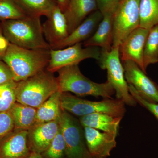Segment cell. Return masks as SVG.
<instances>
[{
  "label": "cell",
  "mask_w": 158,
  "mask_h": 158,
  "mask_svg": "<svg viewBox=\"0 0 158 158\" xmlns=\"http://www.w3.org/2000/svg\"><path fill=\"white\" fill-rule=\"evenodd\" d=\"M14 129V122L10 112H0V141Z\"/></svg>",
  "instance_id": "29"
},
{
  "label": "cell",
  "mask_w": 158,
  "mask_h": 158,
  "mask_svg": "<svg viewBox=\"0 0 158 158\" xmlns=\"http://www.w3.org/2000/svg\"><path fill=\"white\" fill-rule=\"evenodd\" d=\"M101 50L97 47L83 48L82 43L61 49H51L50 59L47 70L53 73L69 65H78L83 60L94 59L98 61Z\"/></svg>",
  "instance_id": "9"
},
{
  "label": "cell",
  "mask_w": 158,
  "mask_h": 158,
  "mask_svg": "<svg viewBox=\"0 0 158 158\" xmlns=\"http://www.w3.org/2000/svg\"><path fill=\"white\" fill-rule=\"evenodd\" d=\"M59 8L64 12L68 6L69 0H56Z\"/></svg>",
  "instance_id": "33"
},
{
  "label": "cell",
  "mask_w": 158,
  "mask_h": 158,
  "mask_svg": "<svg viewBox=\"0 0 158 158\" xmlns=\"http://www.w3.org/2000/svg\"><path fill=\"white\" fill-rule=\"evenodd\" d=\"M140 27L150 29L158 24V0H140Z\"/></svg>",
  "instance_id": "23"
},
{
  "label": "cell",
  "mask_w": 158,
  "mask_h": 158,
  "mask_svg": "<svg viewBox=\"0 0 158 158\" xmlns=\"http://www.w3.org/2000/svg\"><path fill=\"white\" fill-rule=\"evenodd\" d=\"M28 158H44L42 154L40 153L35 152H31Z\"/></svg>",
  "instance_id": "34"
},
{
  "label": "cell",
  "mask_w": 158,
  "mask_h": 158,
  "mask_svg": "<svg viewBox=\"0 0 158 158\" xmlns=\"http://www.w3.org/2000/svg\"><path fill=\"white\" fill-rule=\"evenodd\" d=\"M158 62V24L150 29L143 53L144 69Z\"/></svg>",
  "instance_id": "24"
},
{
  "label": "cell",
  "mask_w": 158,
  "mask_h": 158,
  "mask_svg": "<svg viewBox=\"0 0 158 158\" xmlns=\"http://www.w3.org/2000/svg\"><path fill=\"white\" fill-rule=\"evenodd\" d=\"M60 128L59 120L36 124L28 131V142L31 152L43 153L50 145Z\"/></svg>",
  "instance_id": "13"
},
{
  "label": "cell",
  "mask_w": 158,
  "mask_h": 158,
  "mask_svg": "<svg viewBox=\"0 0 158 158\" xmlns=\"http://www.w3.org/2000/svg\"><path fill=\"white\" fill-rule=\"evenodd\" d=\"M85 141L92 158H106L116 146V137L89 127H84Z\"/></svg>",
  "instance_id": "14"
},
{
  "label": "cell",
  "mask_w": 158,
  "mask_h": 158,
  "mask_svg": "<svg viewBox=\"0 0 158 158\" xmlns=\"http://www.w3.org/2000/svg\"><path fill=\"white\" fill-rule=\"evenodd\" d=\"M103 17L102 14L99 10L94 11L64 40L52 49H61L86 41L96 31Z\"/></svg>",
  "instance_id": "16"
},
{
  "label": "cell",
  "mask_w": 158,
  "mask_h": 158,
  "mask_svg": "<svg viewBox=\"0 0 158 158\" xmlns=\"http://www.w3.org/2000/svg\"><path fill=\"white\" fill-rule=\"evenodd\" d=\"M15 82L11 69L6 63L0 60V86Z\"/></svg>",
  "instance_id": "31"
},
{
  "label": "cell",
  "mask_w": 158,
  "mask_h": 158,
  "mask_svg": "<svg viewBox=\"0 0 158 158\" xmlns=\"http://www.w3.org/2000/svg\"><path fill=\"white\" fill-rule=\"evenodd\" d=\"M62 93L58 90L37 108L35 125L59 120L63 111L61 106Z\"/></svg>",
  "instance_id": "20"
},
{
  "label": "cell",
  "mask_w": 158,
  "mask_h": 158,
  "mask_svg": "<svg viewBox=\"0 0 158 158\" xmlns=\"http://www.w3.org/2000/svg\"><path fill=\"white\" fill-rule=\"evenodd\" d=\"M128 86L130 93L137 103L147 109L158 120V103L148 101L142 97L133 86L130 85H128Z\"/></svg>",
  "instance_id": "28"
},
{
  "label": "cell",
  "mask_w": 158,
  "mask_h": 158,
  "mask_svg": "<svg viewBox=\"0 0 158 158\" xmlns=\"http://www.w3.org/2000/svg\"><path fill=\"white\" fill-rule=\"evenodd\" d=\"M113 40V15H104L96 31L84 43L85 47H97L110 51Z\"/></svg>",
  "instance_id": "19"
},
{
  "label": "cell",
  "mask_w": 158,
  "mask_h": 158,
  "mask_svg": "<svg viewBox=\"0 0 158 158\" xmlns=\"http://www.w3.org/2000/svg\"><path fill=\"white\" fill-rule=\"evenodd\" d=\"M0 25L10 43L28 49H51L44 36L40 17L27 15L20 19L3 21Z\"/></svg>",
  "instance_id": "1"
},
{
  "label": "cell",
  "mask_w": 158,
  "mask_h": 158,
  "mask_svg": "<svg viewBox=\"0 0 158 158\" xmlns=\"http://www.w3.org/2000/svg\"><path fill=\"white\" fill-rule=\"evenodd\" d=\"M121 61L119 47L112 48L110 51L101 50L99 64L102 69L107 70V81L115 90L116 98L129 106H135L137 102L130 93Z\"/></svg>",
  "instance_id": "6"
},
{
  "label": "cell",
  "mask_w": 158,
  "mask_h": 158,
  "mask_svg": "<svg viewBox=\"0 0 158 158\" xmlns=\"http://www.w3.org/2000/svg\"><path fill=\"white\" fill-rule=\"evenodd\" d=\"M59 123L65 142V158H92L77 120L63 110Z\"/></svg>",
  "instance_id": "8"
},
{
  "label": "cell",
  "mask_w": 158,
  "mask_h": 158,
  "mask_svg": "<svg viewBox=\"0 0 158 158\" xmlns=\"http://www.w3.org/2000/svg\"><path fill=\"white\" fill-rule=\"evenodd\" d=\"M53 73L43 70L23 81L16 82V102L38 108L59 90L57 78Z\"/></svg>",
  "instance_id": "4"
},
{
  "label": "cell",
  "mask_w": 158,
  "mask_h": 158,
  "mask_svg": "<svg viewBox=\"0 0 158 158\" xmlns=\"http://www.w3.org/2000/svg\"><path fill=\"white\" fill-rule=\"evenodd\" d=\"M98 10L95 0H69L65 11L69 34L73 32L89 15Z\"/></svg>",
  "instance_id": "17"
},
{
  "label": "cell",
  "mask_w": 158,
  "mask_h": 158,
  "mask_svg": "<svg viewBox=\"0 0 158 158\" xmlns=\"http://www.w3.org/2000/svg\"><path fill=\"white\" fill-rule=\"evenodd\" d=\"M9 112L13 119L14 129L29 131L35 125L37 108L16 102Z\"/></svg>",
  "instance_id": "21"
},
{
  "label": "cell",
  "mask_w": 158,
  "mask_h": 158,
  "mask_svg": "<svg viewBox=\"0 0 158 158\" xmlns=\"http://www.w3.org/2000/svg\"><path fill=\"white\" fill-rule=\"evenodd\" d=\"M9 44L10 42L3 34L2 30L0 25V60L6 53Z\"/></svg>",
  "instance_id": "32"
},
{
  "label": "cell",
  "mask_w": 158,
  "mask_h": 158,
  "mask_svg": "<svg viewBox=\"0 0 158 158\" xmlns=\"http://www.w3.org/2000/svg\"><path fill=\"white\" fill-rule=\"evenodd\" d=\"M122 63L125 78L128 85L133 86L138 93L148 101L158 103V85L135 62L126 61Z\"/></svg>",
  "instance_id": "10"
},
{
  "label": "cell",
  "mask_w": 158,
  "mask_h": 158,
  "mask_svg": "<svg viewBox=\"0 0 158 158\" xmlns=\"http://www.w3.org/2000/svg\"><path fill=\"white\" fill-rule=\"evenodd\" d=\"M99 10L103 16L113 15L116 11L120 0H95Z\"/></svg>",
  "instance_id": "30"
},
{
  "label": "cell",
  "mask_w": 158,
  "mask_h": 158,
  "mask_svg": "<svg viewBox=\"0 0 158 158\" xmlns=\"http://www.w3.org/2000/svg\"><path fill=\"white\" fill-rule=\"evenodd\" d=\"M149 30L138 27L129 34L119 46L122 62L132 61L146 73L143 66V53Z\"/></svg>",
  "instance_id": "11"
},
{
  "label": "cell",
  "mask_w": 158,
  "mask_h": 158,
  "mask_svg": "<svg viewBox=\"0 0 158 158\" xmlns=\"http://www.w3.org/2000/svg\"><path fill=\"white\" fill-rule=\"evenodd\" d=\"M16 0H0V20L18 19L27 16Z\"/></svg>",
  "instance_id": "25"
},
{
  "label": "cell",
  "mask_w": 158,
  "mask_h": 158,
  "mask_svg": "<svg viewBox=\"0 0 158 158\" xmlns=\"http://www.w3.org/2000/svg\"><path fill=\"white\" fill-rule=\"evenodd\" d=\"M61 106L64 111L81 117L102 113L123 117L126 112L125 104L118 99L103 98L100 101H91L79 98L68 92L61 94Z\"/></svg>",
  "instance_id": "5"
},
{
  "label": "cell",
  "mask_w": 158,
  "mask_h": 158,
  "mask_svg": "<svg viewBox=\"0 0 158 158\" xmlns=\"http://www.w3.org/2000/svg\"><path fill=\"white\" fill-rule=\"evenodd\" d=\"M27 15L48 17L58 6L56 0H16Z\"/></svg>",
  "instance_id": "22"
},
{
  "label": "cell",
  "mask_w": 158,
  "mask_h": 158,
  "mask_svg": "<svg viewBox=\"0 0 158 158\" xmlns=\"http://www.w3.org/2000/svg\"><path fill=\"white\" fill-rule=\"evenodd\" d=\"M50 51V50L28 49L10 43L1 60L11 69L15 82H18L44 70L49 62Z\"/></svg>",
  "instance_id": "2"
},
{
  "label": "cell",
  "mask_w": 158,
  "mask_h": 158,
  "mask_svg": "<svg viewBox=\"0 0 158 158\" xmlns=\"http://www.w3.org/2000/svg\"><path fill=\"white\" fill-rule=\"evenodd\" d=\"M120 1H121V0H120Z\"/></svg>",
  "instance_id": "35"
},
{
  "label": "cell",
  "mask_w": 158,
  "mask_h": 158,
  "mask_svg": "<svg viewBox=\"0 0 158 158\" xmlns=\"http://www.w3.org/2000/svg\"><path fill=\"white\" fill-rule=\"evenodd\" d=\"M27 130L15 129L0 141V158H28L31 151Z\"/></svg>",
  "instance_id": "12"
},
{
  "label": "cell",
  "mask_w": 158,
  "mask_h": 158,
  "mask_svg": "<svg viewBox=\"0 0 158 158\" xmlns=\"http://www.w3.org/2000/svg\"><path fill=\"white\" fill-rule=\"evenodd\" d=\"M57 78L59 90L61 92H72L77 96L102 97L112 98L115 90L110 82L97 83L85 76L78 65H69L58 71Z\"/></svg>",
  "instance_id": "3"
},
{
  "label": "cell",
  "mask_w": 158,
  "mask_h": 158,
  "mask_svg": "<svg viewBox=\"0 0 158 158\" xmlns=\"http://www.w3.org/2000/svg\"><path fill=\"white\" fill-rule=\"evenodd\" d=\"M140 0H121L113 15L112 48L118 47L135 29L140 27Z\"/></svg>",
  "instance_id": "7"
},
{
  "label": "cell",
  "mask_w": 158,
  "mask_h": 158,
  "mask_svg": "<svg viewBox=\"0 0 158 158\" xmlns=\"http://www.w3.org/2000/svg\"><path fill=\"white\" fill-rule=\"evenodd\" d=\"M123 118L105 113H96L82 116L80 121L84 127L92 128L116 137Z\"/></svg>",
  "instance_id": "18"
},
{
  "label": "cell",
  "mask_w": 158,
  "mask_h": 158,
  "mask_svg": "<svg viewBox=\"0 0 158 158\" xmlns=\"http://www.w3.org/2000/svg\"><path fill=\"white\" fill-rule=\"evenodd\" d=\"M16 82L0 86V112H9L16 102Z\"/></svg>",
  "instance_id": "27"
},
{
  "label": "cell",
  "mask_w": 158,
  "mask_h": 158,
  "mask_svg": "<svg viewBox=\"0 0 158 158\" xmlns=\"http://www.w3.org/2000/svg\"><path fill=\"white\" fill-rule=\"evenodd\" d=\"M65 142L60 128L47 149L42 155L44 158H65Z\"/></svg>",
  "instance_id": "26"
},
{
  "label": "cell",
  "mask_w": 158,
  "mask_h": 158,
  "mask_svg": "<svg viewBox=\"0 0 158 158\" xmlns=\"http://www.w3.org/2000/svg\"><path fill=\"white\" fill-rule=\"evenodd\" d=\"M42 25L44 36L53 49L68 36L67 22L59 6L55 7Z\"/></svg>",
  "instance_id": "15"
}]
</instances>
